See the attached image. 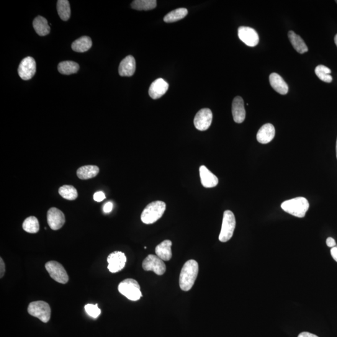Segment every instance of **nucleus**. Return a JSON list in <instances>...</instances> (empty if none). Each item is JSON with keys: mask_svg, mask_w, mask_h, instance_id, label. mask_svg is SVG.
Masks as SVG:
<instances>
[{"mask_svg": "<svg viewBox=\"0 0 337 337\" xmlns=\"http://www.w3.org/2000/svg\"><path fill=\"white\" fill-rule=\"evenodd\" d=\"M199 273V264L195 260H189L182 267L179 277V286L183 291H189L194 285Z\"/></svg>", "mask_w": 337, "mask_h": 337, "instance_id": "1", "label": "nucleus"}, {"mask_svg": "<svg viewBox=\"0 0 337 337\" xmlns=\"http://www.w3.org/2000/svg\"><path fill=\"white\" fill-rule=\"evenodd\" d=\"M309 207V202L306 198L303 197L285 200L281 204L282 209L285 212L298 218L304 217Z\"/></svg>", "mask_w": 337, "mask_h": 337, "instance_id": "2", "label": "nucleus"}, {"mask_svg": "<svg viewBox=\"0 0 337 337\" xmlns=\"http://www.w3.org/2000/svg\"><path fill=\"white\" fill-rule=\"evenodd\" d=\"M166 209V203L160 200L149 204L141 213V219L146 224L155 223L163 215Z\"/></svg>", "mask_w": 337, "mask_h": 337, "instance_id": "3", "label": "nucleus"}, {"mask_svg": "<svg viewBox=\"0 0 337 337\" xmlns=\"http://www.w3.org/2000/svg\"><path fill=\"white\" fill-rule=\"evenodd\" d=\"M118 290L128 299L132 301L139 300L143 296L140 285L136 280L133 279L123 280L118 285Z\"/></svg>", "mask_w": 337, "mask_h": 337, "instance_id": "4", "label": "nucleus"}, {"mask_svg": "<svg viewBox=\"0 0 337 337\" xmlns=\"http://www.w3.org/2000/svg\"><path fill=\"white\" fill-rule=\"evenodd\" d=\"M236 225V221L234 213L231 210H226L223 212L222 228L218 237L220 242L226 243L232 238Z\"/></svg>", "mask_w": 337, "mask_h": 337, "instance_id": "5", "label": "nucleus"}, {"mask_svg": "<svg viewBox=\"0 0 337 337\" xmlns=\"http://www.w3.org/2000/svg\"><path fill=\"white\" fill-rule=\"evenodd\" d=\"M28 312L31 315L40 319L44 323H47L50 320V306L44 301H36L30 303L28 307Z\"/></svg>", "mask_w": 337, "mask_h": 337, "instance_id": "6", "label": "nucleus"}, {"mask_svg": "<svg viewBox=\"0 0 337 337\" xmlns=\"http://www.w3.org/2000/svg\"><path fill=\"white\" fill-rule=\"evenodd\" d=\"M45 268L50 276L55 281L65 284L69 281L68 274L64 267L56 261H50L45 264Z\"/></svg>", "mask_w": 337, "mask_h": 337, "instance_id": "7", "label": "nucleus"}, {"mask_svg": "<svg viewBox=\"0 0 337 337\" xmlns=\"http://www.w3.org/2000/svg\"><path fill=\"white\" fill-rule=\"evenodd\" d=\"M142 266L145 271H153L158 275H163L166 271V266L164 261L156 255H149L144 260Z\"/></svg>", "mask_w": 337, "mask_h": 337, "instance_id": "8", "label": "nucleus"}, {"mask_svg": "<svg viewBox=\"0 0 337 337\" xmlns=\"http://www.w3.org/2000/svg\"><path fill=\"white\" fill-rule=\"evenodd\" d=\"M213 115L210 109L204 108L195 115L194 123L195 128L199 131H206L212 124Z\"/></svg>", "mask_w": 337, "mask_h": 337, "instance_id": "9", "label": "nucleus"}, {"mask_svg": "<svg viewBox=\"0 0 337 337\" xmlns=\"http://www.w3.org/2000/svg\"><path fill=\"white\" fill-rule=\"evenodd\" d=\"M127 261V257L124 253L120 251L114 252L107 257V261L109 264L107 269L112 273H117L124 269Z\"/></svg>", "mask_w": 337, "mask_h": 337, "instance_id": "10", "label": "nucleus"}, {"mask_svg": "<svg viewBox=\"0 0 337 337\" xmlns=\"http://www.w3.org/2000/svg\"><path fill=\"white\" fill-rule=\"evenodd\" d=\"M37 70V65L34 59L32 57L25 58L20 63L19 68V74L23 80H29L34 76Z\"/></svg>", "mask_w": 337, "mask_h": 337, "instance_id": "11", "label": "nucleus"}, {"mask_svg": "<svg viewBox=\"0 0 337 337\" xmlns=\"http://www.w3.org/2000/svg\"><path fill=\"white\" fill-rule=\"evenodd\" d=\"M239 39L250 47L258 45L259 37L256 31L251 27H241L238 29Z\"/></svg>", "mask_w": 337, "mask_h": 337, "instance_id": "12", "label": "nucleus"}, {"mask_svg": "<svg viewBox=\"0 0 337 337\" xmlns=\"http://www.w3.org/2000/svg\"><path fill=\"white\" fill-rule=\"evenodd\" d=\"M47 222L51 230H60L65 223V216L62 211L56 207H51L47 212Z\"/></svg>", "mask_w": 337, "mask_h": 337, "instance_id": "13", "label": "nucleus"}, {"mask_svg": "<svg viewBox=\"0 0 337 337\" xmlns=\"http://www.w3.org/2000/svg\"><path fill=\"white\" fill-rule=\"evenodd\" d=\"M168 89V83L163 79L159 78L151 84L149 89V94L152 99H159L166 94Z\"/></svg>", "mask_w": 337, "mask_h": 337, "instance_id": "14", "label": "nucleus"}, {"mask_svg": "<svg viewBox=\"0 0 337 337\" xmlns=\"http://www.w3.org/2000/svg\"><path fill=\"white\" fill-rule=\"evenodd\" d=\"M233 119L236 123H243L246 119V109L244 100L241 96H236L234 99L232 105Z\"/></svg>", "mask_w": 337, "mask_h": 337, "instance_id": "15", "label": "nucleus"}, {"mask_svg": "<svg viewBox=\"0 0 337 337\" xmlns=\"http://www.w3.org/2000/svg\"><path fill=\"white\" fill-rule=\"evenodd\" d=\"M199 173L201 184L204 187L212 188L218 184L217 177L211 172L205 166L200 167Z\"/></svg>", "mask_w": 337, "mask_h": 337, "instance_id": "16", "label": "nucleus"}, {"mask_svg": "<svg viewBox=\"0 0 337 337\" xmlns=\"http://www.w3.org/2000/svg\"><path fill=\"white\" fill-rule=\"evenodd\" d=\"M275 130L273 125L267 123L262 126L257 134V140L261 144H268L271 142L275 137Z\"/></svg>", "mask_w": 337, "mask_h": 337, "instance_id": "17", "label": "nucleus"}, {"mask_svg": "<svg viewBox=\"0 0 337 337\" xmlns=\"http://www.w3.org/2000/svg\"><path fill=\"white\" fill-rule=\"evenodd\" d=\"M136 71V61L133 56H128L121 62L119 67L120 75L132 76Z\"/></svg>", "mask_w": 337, "mask_h": 337, "instance_id": "18", "label": "nucleus"}, {"mask_svg": "<svg viewBox=\"0 0 337 337\" xmlns=\"http://www.w3.org/2000/svg\"><path fill=\"white\" fill-rule=\"evenodd\" d=\"M269 81L272 88L278 93L282 95L287 94L289 91V86L279 74L275 73H272L269 76Z\"/></svg>", "mask_w": 337, "mask_h": 337, "instance_id": "19", "label": "nucleus"}, {"mask_svg": "<svg viewBox=\"0 0 337 337\" xmlns=\"http://www.w3.org/2000/svg\"><path fill=\"white\" fill-rule=\"evenodd\" d=\"M172 242L169 240H166L162 242L161 244L156 246V256L159 257L163 261H169L172 258Z\"/></svg>", "mask_w": 337, "mask_h": 337, "instance_id": "20", "label": "nucleus"}, {"mask_svg": "<svg viewBox=\"0 0 337 337\" xmlns=\"http://www.w3.org/2000/svg\"><path fill=\"white\" fill-rule=\"evenodd\" d=\"M288 37L290 43H291L293 47L298 53L303 54L307 52L308 48L302 38L296 34L293 31H290L288 33Z\"/></svg>", "mask_w": 337, "mask_h": 337, "instance_id": "21", "label": "nucleus"}, {"mask_svg": "<svg viewBox=\"0 0 337 337\" xmlns=\"http://www.w3.org/2000/svg\"><path fill=\"white\" fill-rule=\"evenodd\" d=\"M99 172V169L96 166H84L78 169L77 176L82 180L89 179L96 177L98 174Z\"/></svg>", "mask_w": 337, "mask_h": 337, "instance_id": "22", "label": "nucleus"}, {"mask_svg": "<svg viewBox=\"0 0 337 337\" xmlns=\"http://www.w3.org/2000/svg\"><path fill=\"white\" fill-rule=\"evenodd\" d=\"M33 25L35 32L38 35L42 36V37L48 35L50 32V26L45 18L37 17L33 21Z\"/></svg>", "mask_w": 337, "mask_h": 337, "instance_id": "23", "label": "nucleus"}, {"mask_svg": "<svg viewBox=\"0 0 337 337\" xmlns=\"http://www.w3.org/2000/svg\"><path fill=\"white\" fill-rule=\"evenodd\" d=\"M92 45V40L88 37H83L74 41L72 44V49L76 52L84 53L91 48Z\"/></svg>", "mask_w": 337, "mask_h": 337, "instance_id": "24", "label": "nucleus"}, {"mask_svg": "<svg viewBox=\"0 0 337 337\" xmlns=\"http://www.w3.org/2000/svg\"><path fill=\"white\" fill-rule=\"evenodd\" d=\"M58 69L61 74L69 75L77 73L79 70V66L78 63L74 61H67L59 64Z\"/></svg>", "mask_w": 337, "mask_h": 337, "instance_id": "25", "label": "nucleus"}, {"mask_svg": "<svg viewBox=\"0 0 337 337\" xmlns=\"http://www.w3.org/2000/svg\"><path fill=\"white\" fill-rule=\"evenodd\" d=\"M188 14V11L184 8H180V9L173 10L169 12L164 17V21L166 23H174L179 20L183 19L184 17L187 16Z\"/></svg>", "mask_w": 337, "mask_h": 337, "instance_id": "26", "label": "nucleus"}, {"mask_svg": "<svg viewBox=\"0 0 337 337\" xmlns=\"http://www.w3.org/2000/svg\"><path fill=\"white\" fill-rule=\"evenodd\" d=\"M157 6L156 0H135L131 4L133 9L140 11H148L155 9Z\"/></svg>", "mask_w": 337, "mask_h": 337, "instance_id": "27", "label": "nucleus"}, {"mask_svg": "<svg viewBox=\"0 0 337 337\" xmlns=\"http://www.w3.org/2000/svg\"><path fill=\"white\" fill-rule=\"evenodd\" d=\"M22 227L23 230L30 234L37 233L40 230L39 222L35 216H30L26 218L23 223Z\"/></svg>", "mask_w": 337, "mask_h": 337, "instance_id": "28", "label": "nucleus"}, {"mask_svg": "<svg viewBox=\"0 0 337 337\" xmlns=\"http://www.w3.org/2000/svg\"><path fill=\"white\" fill-rule=\"evenodd\" d=\"M57 11L59 16L63 21H67L71 16L69 3L67 0H59L57 2Z\"/></svg>", "mask_w": 337, "mask_h": 337, "instance_id": "29", "label": "nucleus"}, {"mask_svg": "<svg viewBox=\"0 0 337 337\" xmlns=\"http://www.w3.org/2000/svg\"><path fill=\"white\" fill-rule=\"evenodd\" d=\"M59 194L64 199L69 200H74L78 196L76 189L70 185H64L59 189Z\"/></svg>", "mask_w": 337, "mask_h": 337, "instance_id": "30", "label": "nucleus"}, {"mask_svg": "<svg viewBox=\"0 0 337 337\" xmlns=\"http://www.w3.org/2000/svg\"><path fill=\"white\" fill-rule=\"evenodd\" d=\"M316 75L320 80L330 83L333 80L332 76L330 75L331 70L328 67L324 65H318L315 69Z\"/></svg>", "mask_w": 337, "mask_h": 337, "instance_id": "31", "label": "nucleus"}, {"mask_svg": "<svg viewBox=\"0 0 337 337\" xmlns=\"http://www.w3.org/2000/svg\"><path fill=\"white\" fill-rule=\"evenodd\" d=\"M84 308L87 314L92 318H96L101 314V309L99 308L97 304L93 305L89 303L85 305Z\"/></svg>", "mask_w": 337, "mask_h": 337, "instance_id": "32", "label": "nucleus"}, {"mask_svg": "<svg viewBox=\"0 0 337 337\" xmlns=\"http://www.w3.org/2000/svg\"><path fill=\"white\" fill-rule=\"evenodd\" d=\"M105 198L104 193L102 191L96 192L94 194V200L96 202H101Z\"/></svg>", "mask_w": 337, "mask_h": 337, "instance_id": "33", "label": "nucleus"}, {"mask_svg": "<svg viewBox=\"0 0 337 337\" xmlns=\"http://www.w3.org/2000/svg\"><path fill=\"white\" fill-rule=\"evenodd\" d=\"M113 208L112 202H108L105 203L103 206V211L105 213H109L111 212Z\"/></svg>", "mask_w": 337, "mask_h": 337, "instance_id": "34", "label": "nucleus"}, {"mask_svg": "<svg viewBox=\"0 0 337 337\" xmlns=\"http://www.w3.org/2000/svg\"><path fill=\"white\" fill-rule=\"evenodd\" d=\"M326 245H327L329 248H333L334 247H336V244L335 241V239L332 238H328L326 239Z\"/></svg>", "mask_w": 337, "mask_h": 337, "instance_id": "35", "label": "nucleus"}, {"mask_svg": "<svg viewBox=\"0 0 337 337\" xmlns=\"http://www.w3.org/2000/svg\"><path fill=\"white\" fill-rule=\"evenodd\" d=\"M5 272V265L4 260L0 258V277L2 278L4 277Z\"/></svg>", "mask_w": 337, "mask_h": 337, "instance_id": "36", "label": "nucleus"}, {"mask_svg": "<svg viewBox=\"0 0 337 337\" xmlns=\"http://www.w3.org/2000/svg\"><path fill=\"white\" fill-rule=\"evenodd\" d=\"M330 253L331 257H333V259L337 262V247H334V248H331L330 250Z\"/></svg>", "mask_w": 337, "mask_h": 337, "instance_id": "37", "label": "nucleus"}, {"mask_svg": "<svg viewBox=\"0 0 337 337\" xmlns=\"http://www.w3.org/2000/svg\"><path fill=\"white\" fill-rule=\"evenodd\" d=\"M298 337H318L314 334H312L309 332H302L298 335Z\"/></svg>", "mask_w": 337, "mask_h": 337, "instance_id": "38", "label": "nucleus"}, {"mask_svg": "<svg viewBox=\"0 0 337 337\" xmlns=\"http://www.w3.org/2000/svg\"><path fill=\"white\" fill-rule=\"evenodd\" d=\"M334 42H335V45L337 47V34L335 36V38H334Z\"/></svg>", "mask_w": 337, "mask_h": 337, "instance_id": "39", "label": "nucleus"}, {"mask_svg": "<svg viewBox=\"0 0 337 337\" xmlns=\"http://www.w3.org/2000/svg\"><path fill=\"white\" fill-rule=\"evenodd\" d=\"M336 158H337V139H336Z\"/></svg>", "mask_w": 337, "mask_h": 337, "instance_id": "40", "label": "nucleus"}, {"mask_svg": "<svg viewBox=\"0 0 337 337\" xmlns=\"http://www.w3.org/2000/svg\"><path fill=\"white\" fill-rule=\"evenodd\" d=\"M335 2H336V4H337V0H336V1H335Z\"/></svg>", "mask_w": 337, "mask_h": 337, "instance_id": "41", "label": "nucleus"}]
</instances>
